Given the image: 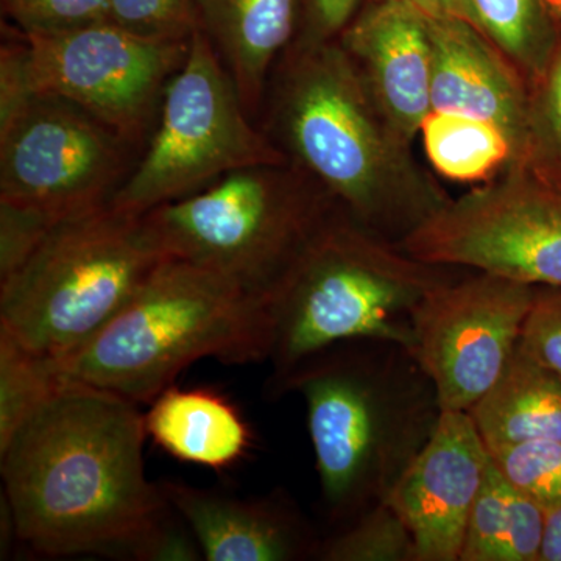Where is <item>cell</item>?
Returning a JSON list of instances; mask_svg holds the SVG:
<instances>
[{
	"instance_id": "6da1fadb",
	"label": "cell",
	"mask_w": 561,
	"mask_h": 561,
	"mask_svg": "<svg viewBox=\"0 0 561 561\" xmlns=\"http://www.w3.org/2000/svg\"><path fill=\"white\" fill-rule=\"evenodd\" d=\"M138 404L58 382L0 448L16 538L41 556L139 560L172 511L144 463Z\"/></svg>"
},
{
	"instance_id": "7a4b0ae2",
	"label": "cell",
	"mask_w": 561,
	"mask_h": 561,
	"mask_svg": "<svg viewBox=\"0 0 561 561\" xmlns=\"http://www.w3.org/2000/svg\"><path fill=\"white\" fill-rule=\"evenodd\" d=\"M261 114L294 168L391 241L451 201L416 164L337 38L301 33L273 68Z\"/></svg>"
},
{
	"instance_id": "3957f363",
	"label": "cell",
	"mask_w": 561,
	"mask_h": 561,
	"mask_svg": "<svg viewBox=\"0 0 561 561\" xmlns=\"http://www.w3.org/2000/svg\"><path fill=\"white\" fill-rule=\"evenodd\" d=\"M308 411L321 496L348 524L389 500L440 419L437 393L408 350L348 342L302 362L278 387Z\"/></svg>"
},
{
	"instance_id": "277c9868",
	"label": "cell",
	"mask_w": 561,
	"mask_h": 561,
	"mask_svg": "<svg viewBox=\"0 0 561 561\" xmlns=\"http://www.w3.org/2000/svg\"><path fill=\"white\" fill-rule=\"evenodd\" d=\"M265 297L220 273L168 257L90 341L44 360L51 378L150 404L201 359L267 360Z\"/></svg>"
},
{
	"instance_id": "5b68a950",
	"label": "cell",
	"mask_w": 561,
	"mask_h": 561,
	"mask_svg": "<svg viewBox=\"0 0 561 561\" xmlns=\"http://www.w3.org/2000/svg\"><path fill=\"white\" fill-rule=\"evenodd\" d=\"M334 208L265 294L273 389L321 351L387 342L411 351L412 312L431 290L457 278Z\"/></svg>"
},
{
	"instance_id": "8992f818",
	"label": "cell",
	"mask_w": 561,
	"mask_h": 561,
	"mask_svg": "<svg viewBox=\"0 0 561 561\" xmlns=\"http://www.w3.org/2000/svg\"><path fill=\"white\" fill-rule=\"evenodd\" d=\"M168 260L142 216L105 206L62 220L0 280V332L44 360L80 348Z\"/></svg>"
},
{
	"instance_id": "52a82bcc",
	"label": "cell",
	"mask_w": 561,
	"mask_h": 561,
	"mask_svg": "<svg viewBox=\"0 0 561 561\" xmlns=\"http://www.w3.org/2000/svg\"><path fill=\"white\" fill-rule=\"evenodd\" d=\"M337 206L289 161L251 165L142 219L162 253L265 297Z\"/></svg>"
},
{
	"instance_id": "ba28073f",
	"label": "cell",
	"mask_w": 561,
	"mask_h": 561,
	"mask_svg": "<svg viewBox=\"0 0 561 561\" xmlns=\"http://www.w3.org/2000/svg\"><path fill=\"white\" fill-rule=\"evenodd\" d=\"M280 162L287 158L256 127L219 55L197 28L165 90L153 131L110 206L144 216L239 169Z\"/></svg>"
},
{
	"instance_id": "9c48e42d",
	"label": "cell",
	"mask_w": 561,
	"mask_h": 561,
	"mask_svg": "<svg viewBox=\"0 0 561 561\" xmlns=\"http://www.w3.org/2000/svg\"><path fill=\"white\" fill-rule=\"evenodd\" d=\"M139 154L76 103L35 92L0 116V202L83 216L110 206Z\"/></svg>"
},
{
	"instance_id": "30bf717a",
	"label": "cell",
	"mask_w": 561,
	"mask_h": 561,
	"mask_svg": "<svg viewBox=\"0 0 561 561\" xmlns=\"http://www.w3.org/2000/svg\"><path fill=\"white\" fill-rule=\"evenodd\" d=\"M427 264L561 287V186L530 171L479 184L401 239Z\"/></svg>"
},
{
	"instance_id": "8fae6325",
	"label": "cell",
	"mask_w": 561,
	"mask_h": 561,
	"mask_svg": "<svg viewBox=\"0 0 561 561\" xmlns=\"http://www.w3.org/2000/svg\"><path fill=\"white\" fill-rule=\"evenodd\" d=\"M24 38L35 92L76 103L139 151L192 39L149 38L111 21Z\"/></svg>"
},
{
	"instance_id": "7c38bea8",
	"label": "cell",
	"mask_w": 561,
	"mask_h": 561,
	"mask_svg": "<svg viewBox=\"0 0 561 561\" xmlns=\"http://www.w3.org/2000/svg\"><path fill=\"white\" fill-rule=\"evenodd\" d=\"M535 290L476 272L435 287L415 306L409 353L442 411H470L497 382L518 348Z\"/></svg>"
},
{
	"instance_id": "4fadbf2b",
	"label": "cell",
	"mask_w": 561,
	"mask_h": 561,
	"mask_svg": "<svg viewBox=\"0 0 561 561\" xmlns=\"http://www.w3.org/2000/svg\"><path fill=\"white\" fill-rule=\"evenodd\" d=\"M432 111L459 114L500 128L522 168L560 184L535 105L534 88L479 28L457 20H430Z\"/></svg>"
},
{
	"instance_id": "5bb4252c",
	"label": "cell",
	"mask_w": 561,
	"mask_h": 561,
	"mask_svg": "<svg viewBox=\"0 0 561 561\" xmlns=\"http://www.w3.org/2000/svg\"><path fill=\"white\" fill-rule=\"evenodd\" d=\"M490 453L470 413L442 411L437 427L389 496L411 530L416 561H456Z\"/></svg>"
},
{
	"instance_id": "9a60e30c",
	"label": "cell",
	"mask_w": 561,
	"mask_h": 561,
	"mask_svg": "<svg viewBox=\"0 0 561 561\" xmlns=\"http://www.w3.org/2000/svg\"><path fill=\"white\" fill-rule=\"evenodd\" d=\"M337 39L391 127L412 144L432 111L427 18L411 0L371 2Z\"/></svg>"
},
{
	"instance_id": "2e32d148",
	"label": "cell",
	"mask_w": 561,
	"mask_h": 561,
	"mask_svg": "<svg viewBox=\"0 0 561 561\" xmlns=\"http://www.w3.org/2000/svg\"><path fill=\"white\" fill-rule=\"evenodd\" d=\"M165 500L183 516L208 561H297L317 559L320 540L280 493L241 497L160 481Z\"/></svg>"
},
{
	"instance_id": "e0dca14e",
	"label": "cell",
	"mask_w": 561,
	"mask_h": 561,
	"mask_svg": "<svg viewBox=\"0 0 561 561\" xmlns=\"http://www.w3.org/2000/svg\"><path fill=\"white\" fill-rule=\"evenodd\" d=\"M197 28L256 121L272 70L295 41L298 0H194Z\"/></svg>"
},
{
	"instance_id": "ac0fdd59",
	"label": "cell",
	"mask_w": 561,
	"mask_h": 561,
	"mask_svg": "<svg viewBox=\"0 0 561 561\" xmlns=\"http://www.w3.org/2000/svg\"><path fill=\"white\" fill-rule=\"evenodd\" d=\"M149 405L144 415L147 435L173 459L228 470L253 445L249 423L217 391L171 386Z\"/></svg>"
},
{
	"instance_id": "d6986e66",
	"label": "cell",
	"mask_w": 561,
	"mask_h": 561,
	"mask_svg": "<svg viewBox=\"0 0 561 561\" xmlns=\"http://www.w3.org/2000/svg\"><path fill=\"white\" fill-rule=\"evenodd\" d=\"M468 413L489 451L527 440L561 442V375L516 348Z\"/></svg>"
},
{
	"instance_id": "ffe728a7",
	"label": "cell",
	"mask_w": 561,
	"mask_h": 561,
	"mask_svg": "<svg viewBox=\"0 0 561 561\" xmlns=\"http://www.w3.org/2000/svg\"><path fill=\"white\" fill-rule=\"evenodd\" d=\"M546 512L489 461L459 561H540Z\"/></svg>"
},
{
	"instance_id": "44dd1931",
	"label": "cell",
	"mask_w": 561,
	"mask_h": 561,
	"mask_svg": "<svg viewBox=\"0 0 561 561\" xmlns=\"http://www.w3.org/2000/svg\"><path fill=\"white\" fill-rule=\"evenodd\" d=\"M424 151L435 172L457 183H490L526 171L507 136L486 122L431 111L421 125Z\"/></svg>"
},
{
	"instance_id": "7402d4cb",
	"label": "cell",
	"mask_w": 561,
	"mask_h": 561,
	"mask_svg": "<svg viewBox=\"0 0 561 561\" xmlns=\"http://www.w3.org/2000/svg\"><path fill=\"white\" fill-rule=\"evenodd\" d=\"M483 35L530 84L540 79L559 44L545 0H472Z\"/></svg>"
},
{
	"instance_id": "603a6c76",
	"label": "cell",
	"mask_w": 561,
	"mask_h": 561,
	"mask_svg": "<svg viewBox=\"0 0 561 561\" xmlns=\"http://www.w3.org/2000/svg\"><path fill=\"white\" fill-rule=\"evenodd\" d=\"M317 560L416 561L415 542L398 512L383 501L320 541Z\"/></svg>"
},
{
	"instance_id": "cb8c5ba5",
	"label": "cell",
	"mask_w": 561,
	"mask_h": 561,
	"mask_svg": "<svg viewBox=\"0 0 561 561\" xmlns=\"http://www.w3.org/2000/svg\"><path fill=\"white\" fill-rule=\"evenodd\" d=\"M57 386L41 357L0 332V448Z\"/></svg>"
},
{
	"instance_id": "d4e9b609",
	"label": "cell",
	"mask_w": 561,
	"mask_h": 561,
	"mask_svg": "<svg viewBox=\"0 0 561 561\" xmlns=\"http://www.w3.org/2000/svg\"><path fill=\"white\" fill-rule=\"evenodd\" d=\"M505 479L546 513L561 505V442L527 440L489 451Z\"/></svg>"
},
{
	"instance_id": "484cf974",
	"label": "cell",
	"mask_w": 561,
	"mask_h": 561,
	"mask_svg": "<svg viewBox=\"0 0 561 561\" xmlns=\"http://www.w3.org/2000/svg\"><path fill=\"white\" fill-rule=\"evenodd\" d=\"M2 13L24 35H46L110 21V0H2Z\"/></svg>"
},
{
	"instance_id": "4316f807",
	"label": "cell",
	"mask_w": 561,
	"mask_h": 561,
	"mask_svg": "<svg viewBox=\"0 0 561 561\" xmlns=\"http://www.w3.org/2000/svg\"><path fill=\"white\" fill-rule=\"evenodd\" d=\"M110 21L154 39L190 41L197 31L194 0H110Z\"/></svg>"
},
{
	"instance_id": "83f0119b",
	"label": "cell",
	"mask_w": 561,
	"mask_h": 561,
	"mask_svg": "<svg viewBox=\"0 0 561 561\" xmlns=\"http://www.w3.org/2000/svg\"><path fill=\"white\" fill-rule=\"evenodd\" d=\"M57 224L39 210L0 202V280L13 275Z\"/></svg>"
},
{
	"instance_id": "f1b7e54d",
	"label": "cell",
	"mask_w": 561,
	"mask_h": 561,
	"mask_svg": "<svg viewBox=\"0 0 561 561\" xmlns=\"http://www.w3.org/2000/svg\"><path fill=\"white\" fill-rule=\"evenodd\" d=\"M518 348L561 375V287H537Z\"/></svg>"
},
{
	"instance_id": "f546056e",
	"label": "cell",
	"mask_w": 561,
	"mask_h": 561,
	"mask_svg": "<svg viewBox=\"0 0 561 561\" xmlns=\"http://www.w3.org/2000/svg\"><path fill=\"white\" fill-rule=\"evenodd\" d=\"M542 140L557 175H561V39L545 73L531 84ZM561 183V180H560Z\"/></svg>"
},
{
	"instance_id": "4dcf8cb0",
	"label": "cell",
	"mask_w": 561,
	"mask_h": 561,
	"mask_svg": "<svg viewBox=\"0 0 561 561\" xmlns=\"http://www.w3.org/2000/svg\"><path fill=\"white\" fill-rule=\"evenodd\" d=\"M360 0H306L308 24L305 35L334 39L356 18Z\"/></svg>"
},
{
	"instance_id": "1f68e13d",
	"label": "cell",
	"mask_w": 561,
	"mask_h": 561,
	"mask_svg": "<svg viewBox=\"0 0 561 561\" xmlns=\"http://www.w3.org/2000/svg\"><path fill=\"white\" fill-rule=\"evenodd\" d=\"M411 2L430 20L463 21L482 32L472 0H411Z\"/></svg>"
},
{
	"instance_id": "d6a6232c",
	"label": "cell",
	"mask_w": 561,
	"mask_h": 561,
	"mask_svg": "<svg viewBox=\"0 0 561 561\" xmlns=\"http://www.w3.org/2000/svg\"><path fill=\"white\" fill-rule=\"evenodd\" d=\"M540 561H561V505L546 513Z\"/></svg>"
},
{
	"instance_id": "836d02e7",
	"label": "cell",
	"mask_w": 561,
	"mask_h": 561,
	"mask_svg": "<svg viewBox=\"0 0 561 561\" xmlns=\"http://www.w3.org/2000/svg\"><path fill=\"white\" fill-rule=\"evenodd\" d=\"M545 3L553 20L561 22V0H545Z\"/></svg>"
},
{
	"instance_id": "e575fe53",
	"label": "cell",
	"mask_w": 561,
	"mask_h": 561,
	"mask_svg": "<svg viewBox=\"0 0 561 561\" xmlns=\"http://www.w3.org/2000/svg\"><path fill=\"white\" fill-rule=\"evenodd\" d=\"M371 2H382V0H371Z\"/></svg>"
}]
</instances>
